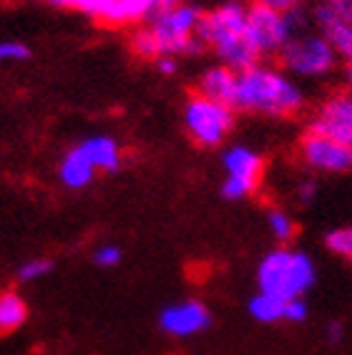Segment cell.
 Segmentation results:
<instances>
[{"mask_svg": "<svg viewBox=\"0 0 352 355\" xmlns=\"http://www.w3.org/2000/svg\"><path fill=\"white\" fill-rule=\"evenodd\" d=\"M282 69L297 78H322L337 66V53L322 33H297L279 53Z\"/></svg>", "mask_w": 352, "mask_h": 355, "instance_id": "obj_8", "label": "cell"}, {"mask_svg": "<svg viewBox=\"0 0 352 355\" xmlns=\"http://www.w3.org/2000/svg\"><path fill=\"white\" fill-rule=\"evenodd\" d=\"M96 166L83 159L81 154L76 149H68L66 157L61 159V164H58V179H61V184L71 191H78V189H86L96 182Z\"/></svg>", "mask_w": 352, "mask_h": 355, "instance_id": "obj_16", "label": "cell"}, {"mask_svg": "<svg viewBox=\"0 0 352 355\" xmlns=\"http://www.w3.org/2000/svg\"><path fill=\"white\" fill-rule=\"evenodd\" d=\"M317 280V267L310 254L279 245L264 254L257 265V290L287 302L305 297Z\"/></svg>", "mask_w": 352, "mask_h": 355, "instance_id": "obj_4", "label": "cell"}, {"mask_svg": "<svg viewBox=\"0 0 352 355\" xmlns=\"http://www.w3.org/2000/svg\"><path fill=\"white\" fill-rule=\"evenodd\" d=\"M53 260H48V257H35V260H26L21 267H18V280L21 282H35V280H43L48 275L53 272Z\"/></svg>", "mask_w": 352, "mask_h": 355, "instance_id": "obj_21", "label": "cell"}, {"mask_svg": "<svg viewBox=\"0 0 352 355\" xmlns=\"http://www.w3.org/2000/svg\"><path fill=\"white\" fill-rule=\"evenodd\" d=\"M305 109V91L285 69L257 63L237 71L234 111L257 114L267 119H290Z\"/></svg>", "mask_w": 352, "mask_h": 355, "instance_id": "obj_2", "label": "cell"}, {"mask_svg": "<svg viewBox=\"0 0 352 355\" xmlns=\"http://www.w3.org/2000/svg\"><path fill=\"white\" fill-rule=\"evenodd\" d=\"M197 91L204 96H209L214 101L227 103L234 109V94H237V71L224 66V63H217V66H209L199 76L197 81Z\"/></svg>", "mask_w": 352, "mask_h": 355, "instance_id": "obj_15", "label": "cell"}, {"mask_svg": "<svg viewBox=\"0 0 352 355\" xmlns=\"http://www.w3.org/2000/svg\"><path fill=\"white\" fill-rule=\"evenodd\" d=\"M264 219H267V230H270V234L277 239L279 245H290L292 239H294V234H297V222L292 219L290 212L279 209V207L270 209Z\"/></svg>", "mask_w": 352, "mask_h": 355, "instance_id": "obj_19", "label": "cell"}, {"mask_svg": "<svg viewBox=\"0 0 352 355\" xmlns=\"http://www.w3.org/2000/svg\"><path fill=\"white\" fill-rule=\"evenodd\" d=\"M224 182L219 187L227 202H242L259 189L264 177V157L247 144H231L222 151Z\"/></svg>", "mask_w": 352, "mask_h": 355, "instance_id": "obj_7", "label": "cell"}, {"mask_svg": "<svg viewBox=\"0 0 352 355\" xmlns=\"http://www.w3.org/2000/svg\"><path fill=\"white\" fill-rule=\"evenodd\" d=\"M202 10L194 3H176L156 13L143 28L131 35V51L143 61H156L164 55L171 58H191L206 51L204 41L197 35Z\"/></svg>", "mask_w": 352, "mask_h": 355, "instance_id": "obj_1", "label": "cell"}, {"mask_svg": "<svg viewBox=\"0 0 352 355\" xmlns=\"http://www.w3.org/2000/svg\"><path fill=\"white\" fill-rule=\"evenodd\" d=\"M28 320V302L18 290L0 293V333L21 330Z\"/></svg>", "mask_w": 352, "mask_h": 355, "instance_id": "obj_17", "label": "cell"}, {"mask_svg": "<svg viewBox=\"0 0 352 355\" xmlns=\"http://www.w3.org/2000/svg\"><path fill=\"white\" fill-rule=\"evenodd\" d=\"M282 310H285V302L267 293H259V290L247 302V313L252 315V320L262 322V325H272V322L282 320Z\"/></svg>", "mask_w": 352, "mask_h": 355, "instance_id": "obj_18", "label": "cell"}, {"mask_svg": "<svg viewBox=\"0 0 352 355\" xmlns=\"http://www.w3.org/2000/svg\"><path fill=\"white\" fill-rule=\"evenodd\" d=\"M307 131L352 146V91L332 94L310 119Z\"/></svg>", "mask_w": 352, "mask_h": 355, "instance_id": "obj_12", "label": "cell"}, {"mask_svg": "<svg viewBox=\"0 0 352 355\" xmlns=\"http://www.w3.org/2000/svg\"><path fill=\"white\" fill-rule=\"evenodd\" d=\"M325 247L332 254L342 257L352 265V227H337L325 234Z\"/></svg>", "mask_w": 352, "mask_h": 355, "instance_id": "obj_20", "label": "cell"}, {"mask_svg": "<svg viewBox=\"0 0 352 355\" xmlns=\"http://www.w3.org/2000/svg\"><path fill=\"white\" fill-rule=\"evenodd\" d=\"M299 159L317 174H345L352 171V146L307 131L299 139Z\"/></svg>", "mask_w": 352, "mask_h": 355, "instance_id": "obj_9", "label": "cell"}, {"mask_svg": "<svg viewBox=\"0 0 352 355\" xmlns=\"http://www.w3.org/2000/svg\"><path fill=\"white\" fill-rule=\"evenodd\" d=\"M315 197H317V182L315 179H305V182H299L297 184V199L302 202V205H310V202H315Z\"/></svg>", "mask_w": 352, "mask_h": 355, "instance_id": "obj_26", "label": "cell"}, {"mask_svg": "<svg viewBox=\"0 0 352 355\" xmlns=\"http://www.w3.org/2000/svg\"><path fill=\"white\" fill-rule=\"evenodd\" d=\"M73 149L83 159H88L96 166V171H103V174H118L123 166L121 146H118V141L114 137H106V134L86 137L83 141L76 144Z\"/></svg>", "mask_w": 352, "mask_h": 355, "instance_id": "obj_14", "label": "cell"}, {"mask_svg": "<svg viewBox=\"0 0 352 355\" xmlns=\"http://www.w3.org/2000/svg\"><path fill=\"white\" fill-rule=\"evenodd\" d=\"M315 23H317L319 33L332 43L337 58L342 61L347 91H352V26H347L342 18H337V15L332 13L330 8L322 6V3L315 8Z\"/></svg>", "mask_w": 352, "mask_h": 355, "instance_id": "obj_13", "label": "cell"}, {"mask_svg": "<svg viewBox=\"0 0 352 355\" xmlns=\"http://www.w3.org/2000/svg\"><path fill=\"white\" fill-rule=\"evenodd\" d=\"M325 333H327V340H330L332 345H337V343H342V338H345V325L337 320H332L325 328Z\"/></svg>", "mask_w": 352, "mask_h": 355, "instance_id": "obj_30", "label": "cell"}, {"mask_svg": "<svg viewBox=\"0 0 352 355\" xmlns=\"http://www.w3.org/2000/svg\"><path fill=\"white\" fill-rule=\"evenodd\" d=\"M156 69L161 76H174L179 71V58H171V55H164V58H156Z\"/></svg>", "mask_w": 352, "mask_h": 355, "instance_id": "obj_29", "label": "cell"}, {"mask_svg": "<svg viewBox=\"0 0 352 355\" xmlns=\"http://www.w3.org/2000/svg\"><path fill=\"white\" fill-rule=\"evenodd\" d=\"M254 3H262V6H270V8H274V10H282V13H287V10L302 8V3H305V0H254Z\"/></svg>", "mask_w": 352, "mask_h": 355, "instance_id": "obj_28", "label": "cell"}, {"mask_svg": "<svg viewBox=\"0 0 352 355\" xmlns=\"http://www.w3.org/2000/svg\"><path fill=\"white\" fill-rule=\"evenodd\" d=\"M307 315H310V305L305 302V297H294V300L285 302L282 320H285V322H305Z\"/></svg>", "mask_w": 352, "mask_h": 355, "instance_id": "obj_24", "label": "cell"}, {"mask_svg": "<svg viewBox=\"0 0 352 355\" xmlns=\"http://www.w3.org/2000/svg\"><path fill=\"white\" fill-rule=\"evenodd\" d=\"M33 55L30 46L23 41H0V66L6 63H23Z\"/></svg>", "mask_w": 352, "mask_h": 355, "instance_id": "obj_22", "label": "cell"}, {"mask_svg": "<svg viewBox=\"0 0 352 355\" xmlns=\"http://www.w3.org/2000/svg\"><path fill=\"white\" fill-rule=\"evenodd\" d=\"M197 35L217 55L219 63L234 71L252 69L262 58L247 31V6L242 0H224L202 13Z\"/></svg>", "mask_w": 352, "mask_h": 355, "instance_id": "obj_3", "label": "cell"}, {"mask_svg": "<svg viewBox=\"0 0 352 355\" xmlns=\"http://www.w3.org/2000/svg\"><path fill=\"white\" fill-rule=\"evenodd\" d=\"M211 325V313L197 297H184L164 305L159 313V328L161 333L171 335V338H194V335L209 330Z\"/></svg>", "mask_w": 352, "mask_h": 355, "instance_id": "obj_11", "label": "cell"}, {"mask_svg": "<svg viewBox=\"0 0 352 355\" xmlns=\"http://www.w3.org/2000/svg\"><path fill=\"white\" fill-rule=\"evenodd\" d=\"M305 26L307 18L302 8H294L287 13L262 3L247 8V31L259 55H279L294 35L305 31Z\"/></svg>", "mask_w": 352, "mask_h": 355, "instance_id": "obj_6", "label": "cell"}, {"mask_svg": "<svg viewBox=\"0 0 352 355\" xmlns=\"http://www.w3.org/2000/svg\"><path fill=\"white\" fill-rule=\"evenodd\" d=\"M325 8H330L332 13L342 18L347 26H352V0H319Z\"/></svg>", "mask_w": 352, "mask_h": 355, "instance_id": "obj_25", "label": "cell"}, {"mask_svg": "<svg viewBox=\"0 0 352 355\" xmlns=\"http://www.w3.org/2000/svg\"><path fill=\"white\" fill-rule=\"evenodd\" d=\"M182 0H96L88 18L103 26H139L149 23L164 8H171Z\"/></svg>", "mask_w": 352, "mask_h": 355, "instance_id": "obj_10", "label": "cell"}, {"mask_svg": "<svg viewBox=\"0 0 352 355\" xmlns=\"http://www.w3.org/2000/svg\"><path fill=\"white\" fill-rule=\"evenodd\" d=\"M121 257H123V250L114 242H103L94 250V262L103 270H111V267H118L121 265Z\"/></svg>", "mask_w": 352, "mask_h": 355, "instance_id": "obj_23", "label": "cell"}, {"mask_svg": "<svg viewBox=\"0 0 352 355\" xmlns=\"http://www.w3.org/2000/svg\"><path fill=\"white\" fill-rule=\"evenodd\" d=\"M182 123L189 139L202 149H217L227 141L234 123H237V111L219 103L204 94H191L182 109Z\"/></svg>", "mask_w": 352, "mask_h": 355, "instance_id": "obj_5", "label": "cell"}, {"mask_svg": "<svg viewBox=\"0 0 352 355\" xmlns=\"http://www.w3.org/2000/svg\"><path fill=\"white\" fill-rule=\"evenodd\" d=\"M58 8H73V10H81L83 15L91 13V8L96 6V0H48Z\"/></svg>", "mask_w": 352, "mask_h": 355, "instance_id": "obj_27", "label": "cell"}]
</instances>
